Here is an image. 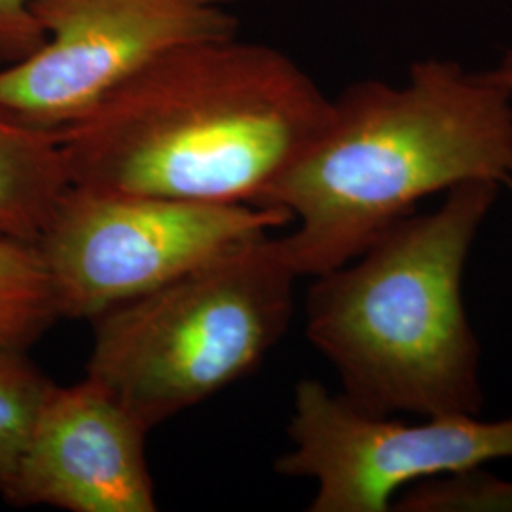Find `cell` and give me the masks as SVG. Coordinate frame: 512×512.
<instances>
[{"label":"cell","mask_w":512,"mask_h":512,"mask_svg":"<svg viewBox=\"0 0 512 512\" xmlns=\"http://www.w3.org/2000/svg\"><path fill=\"white\" fill-rule=\"evenodd\" d=\"M330 101L272 46L202 40L158 57L59 139L73 186L258 205L321 131Z\"/></svg>","instance_id":"obj_1"},{"label":"cell","mask_w":512,"mask_h":512,"mask_svg":"<svg viewBox=\"0 0 512 512\" xmlns=\"http://www.w3.org/2000/svg\"><path fill=\"white\" fill-rule=\"evenodd\" d=\"M512 175V97L456 61L423 59L403 86L355 82L330 101L327 122L258 205L298 228L279 238L298 277L361 255L433 194Z\"/></svg>","instance_id":"obj_2"},{"label":"cell","mask_w":512,"mask_h":512,"mask_svg":"<svg viewBox=\"0 0 512 512\" xmlns=\"http://www.w3.org/2000/svg\"><path fill=\"white\" fill-rule=\"evenodd\" d=\"M499 186L458 184L437 211L404 217L348 264L313 277L308 338L359 410L427 418L484 408L461 281Z\"/></svg>","instance_id":"obj_3"},{"label":"cell","mask_w":512,"mask_h":512,"mask_svg":"<svg viewBox=\"0 0 512 512\" xmlns=\"http://www.w3.org/2000/svg\"><path fill=\"white\" fill-rule=\"evenodd\" d=\"M296 279L279 238L255 239L95 317L86 376L152 431L262 363L289 327Z\"/></svg>","instance_id":"obj_4"},{"label":"cell","mask_w":512,"mask_h":512,"mask_svg":"<svg viewBox=\"0 0 512 512\" xmlns=\"http://www.w3.org/2000/svg\"><path fill=\"white\" fill-rule=\"evenodd\" d=\"M291 220L274 205L188 202L71 184L37 249L59 317L93 321Z\"/></svg>","instance_id":"obj_5"},{"label":"cell","mask_w":512,"mask_h":512,"mask_svg":"<svg viewBox=\"0 0 512 512\" xmlns=\"http://www.w3.org/2000/svg\"><path fill=\"white\" fill-rule=\"evenodd\" d=\"M236 0H33L44 42L0 67V112L63 131L158 57L238 37Z\"/></svg>","instance_id":"obj_6"},{"label":"cell","mask_w":512,"mask_h":512,"mask_svg":"<svg viewBox=\"0 0 512 512\" xmlns=\"http://www.w3.org/2000/svg\"><path fill=\"white\" fill-rule=\"evenodd\" d=\"M287 433L293 450L275 459V473L315 480L311 512H389L418 482L512 459V416L439 414L404 423L366 414L319 380L294 387Z\"/></svg>","instance_id":"obj_7"},{"label":"cell","mask_w":512,"mask_h":512,"mask_svg":"<svg viewBox=\"0 0 512 512\" xmlns=\"http://www.w3.org/2000/svg\"><path fill=\"white\" fill-rule=\"evenodd\" d=\"M147 427L92 378L55 384L4 499L69 512H154Z\"/></svg>","instance_id":"obj_8"},{"label":"cell","mask_w":512,"mask_h":512,"mask_svg":"<svg viewBox=\"0 0 512 512\" xmlns=\"http://www.w3.org/2000/svg\"><path fill=\"white\" fill-rule=\"evenodd\" d=\"M69 186L59 133L0 112V236L37 245Z\"/></svg>","instance_id":"obj_9"},{"label":"cell","mask_w":512,"mask_h":512,"mask_svg":"<svg viewBox=\"0 0 512 512\" xmlns=\"http://www.w3.org/2000/svg\"><path fill=\"white\" fill-rule=\"evenodd\" d=\"M57 319L37 245L0 236V346L27 351Z\"/></svg>","instance_id":"obj_10"},{"label":"cell","mask_w":512,"mask_h":512,"mask_svg":"<svg viewBox=\"0 0 512 512\" xmlns=\"http://www.w3.org/2000/svg\"><path fill=\"white\" fill-rule=\"evenodd\" d=\"M55 384L23 349L0 346V495L8 492Z\"/></svg>","instance_id":"obj_11"},{"label":"cell","mask_w":512,"mask_h":512,"mask_svg":"<svg viewBox=\"0 0 512 512\" xmlns=\"http://www.w3.org/2000/svg\"><path fill=\"white\" fill-rule=\"evenodd\" d=\"M395 512H512V482L482 467L418 482L397 495Z\"/></svg>","instance_id":"obj_12"},{"label":"cell","mask_w":512,"mask_h":512,"mask_svg":"<svg viewBox=\"0 0 512 512\" xmlns=\"http://www.w3.org/2000/svg\"><path fill=\"white\" fill-rule=\"evenodd\" d=\"M33 0H0V63L10 65L33 54L44 31L33 14Z\"/></svg>","instance_id":"obj_13"},{"label":"cell","mask_w":512,"mask_h":512,"mask_svg":"<svg viewBox=\"0 0 512 512\" xmlns=\"http://www.w3.org/2000/svg\"><path fill=\"white\" fill-rule=\"evenodd\" d=\"M484 74L512 97V50L503 55V59L499 61L497 67Z\"/></svg>","instance_id":"obj_14"},{"label":"cell","mask_w":512,"mask_h":512,"mask_svg":"<svg viewBox=\"0 0 512 512\" xmlns=\"http://www.w3.org/2000/svg\"><path fill=\"white\" fill-rule=\"evenodd\" d=\"M505 184H507V186H509V190H511V192H512V175H511V179H509V181H507V183H505Z\"/></svg>","instance_id":"obj_15"}]
</instances>
